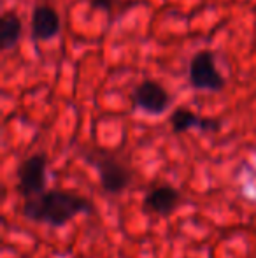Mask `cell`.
I'll return each mask as SVG.
<instances>
[{
	"label": "cell",
	"instance_id": "6da1fadb",
	"mask_svg": "<svg viewBox=\"0 0 256 258\" xmlns=\"http://www.w3.org/2000/svg\"><path fill=\"white\" fill-rule=\"evenodd\" d=\"M95 211L93 202L82 195L65 190H46L30 197L23 204V216L34 223H46L49 227H63L77 214H90Z\"/></svg>",
	"mask_w": 256,
	"mask_h": 258
},
{
	"label": "cell",
	"instance_id": "7a4b0ae2",
	"mask_svg": "<svg viewBox=\"0 0 256 258\" xmlns=\"http://www.w3.org/2000/svg\"><path fill=\"white\" fill-rule=\"evenodd\" d=\"M188 78L190 85L200 92L218 93L226 85L225 78L219 74L218 67H216V54L211 49H202L193 54L190 60Z\"/></svg>",
	"mask_w": 256,
	"mask_h": 258
},
{
	"label": "cell",
	"instance_id": "3957f363",
	"mask_svg": "<svg viewBox=\"0 0 256 258\" xmlns=\"http://www.w3.org/2000/svg\"><path fill=\"white\" fill-rule=\"evenodd\" d=\"M48 186V156L44 153L30 155L18 169V191L25 199L46 191Z\"/></svg>",
	"mask_w": 256,
	"mask_h": 258
},
{
	"label": "cell",
	"instance_id": "277c9868",
	"mask_svg": "<svg viewBox=\"0 0 256 258\" xmlns=\"http://www.w3.org/2000/svg\"><path fill=\"white\" fill-rule=\"evenodd\" d=\"M93 165L99 170L100 186L107 194H121L132 184V170L114 156L102 153L93 160Z\"/></svg>",
	"mask_w": 256,
	"mask_h": 258
},
{
	"label": "cell",
	"instance_id": "5b68a950",
	"mask_svg": "<svg viewBox=\"0 0 256 258\" xmlns=\"http://www.w3.org/2000/svg\"><path fill=\"white\" fill-rule=\"evenodd\" d=\"M132 100L137 109L147 112L151 116H160L168 111L172 104V97L163 86L158 81L153 79H146L140 81L139 85L133 88Z\"/></svg>",
	"mask_w": 256,
	"mask_h": 258
},
{
	"label": "cell",
	"instance_id": "8992f818",
	"mask_svg": "<svg viewBox=\"0 0 256 258\" xmlns=\"http://www.w3.org/2000/svg\"><path fill=\"white\" fill-rule=\"evenodd\" d=\"M32 37L35 41L48 42L53 41L60 35L62 30V20L60 14L55 7L48 6V4H39L35 9L32 11Z\"/></svg>",
	"mask_w": 256,
	"mask_h": 258
},
{
	"label": "cell",
	"instance_id": "52a82bcc",
	"mask_svg": "<svg viewBox=\"0 0 256 258\" xmlns=\"http://www.w3.org/2000/svg\"><path fill=\"white\" fill-rule=\"evenodd\" d=\"M181 204V191L172 184H158L144 197V209L156 216H170Z\"/></svg>",
	"mask_w": 256,
	"mask_h": 258
},
{
	"label": "cell",
	"instance_id": "ba28073f",
	"mask_svg": "<svg viewBox=\"0 0 256 258\" xmlns=\"http://www.w3.org/2000/svg\"><path fill=\"white\" fill-rule=\"evenodd\" d=\"M170 126L174 134H185L188 130H200V132H218L221 128V121L214 118H204L186 107H178L170 112Z\"/></svg>",
	"mask_w": 256,
	"mask_h": 258
},
{
	"label": "cell",
	"instance_id": "9c48e42d",
	"mask_svg": "<svg viewBox=\"0 0 256 258\" xmlns=\"http://www.w3.org/2000/svg\"><path fill=\"white\" fill-rule=\"evenodd\" d=\"M23 34V21L13 11H7L0 18V46L4 51H9L20 42Z\"/></svg>",
	"mask_w": 256,
	"mask_h": 258
},
{
	"label": "cell",
	"instance_id": "30bf717a",
	"mask_svg": "<svg viewBox=\"0 0 256 258\" xmlns=\"http://www.w3.org/2000/svg\"><path fill=\"white\" fill-rule=\"evenodd\" d=\"M90 6L93 7V9L97 11H104V13H111L114 7V0H88Z\"/></svg>",
	"mask_w": 256,
	"mask_h": 258
}]
</instances>
